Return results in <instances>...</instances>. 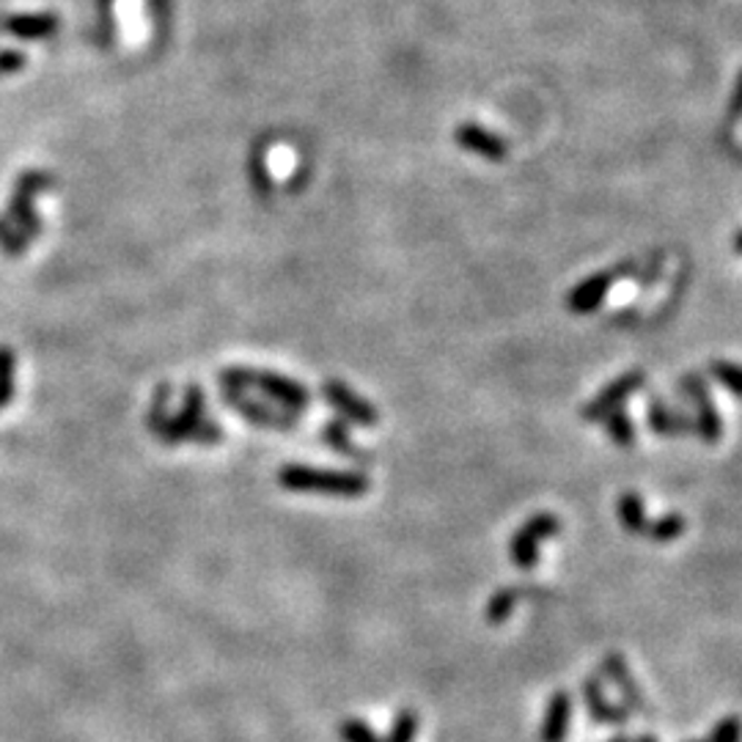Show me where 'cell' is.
I'll use <instances>...</instances> for the list:
<instances>
[{"label":"cell","mask_w":742,"mask_h":742,"mask_svg":"<svg viewBox=\"0 0 742 742\" xmlns=\"http://www.w3.org/2000/svg\"><path fill=\"white\" fill-rule=\"evenodd\" d=\"M168 388L157 390L155 402L149 407V429L155 432L160 441L166 443H218L224 437V429H220L215 421H209L204 416V394L198 385H190L185 394V405L179 410V416H166L162 410V399H166Z\"/></svg>","instance_id":"cell-1"},{"label":"cell","mask_w":742,"mask_h":742,"mask_svg":"<svg viewBox=\"0 0 742 742\" xmlns=\"http://www.w3.org/2000/svg\"><path fill=\"white\" fill-rule=\"evenodd\" d=\"M280 484L291 493H323L342 495V498H358L369 493L372 482L366 473L355 471H323V467L289 465L280 471Z\"/></svg>","instance_id":"cell-2"},{"label":"cell","mask_w":742,"mask_h":742,"mask_svg":"<svg viewBox=\"0 0 742 742\" xmlns=\"http://www.w3.org/2000/svg\"><path fill=\"white\" fill-rule=\"evenodd\" d=\"M220 383H224V388H237V390L256 388V390H261V394L278 399L280 405H284V410H289V413L306 410L308 402H311L306 385L295 383V379H289V377H280V374H273V372L248 369V366H234V369H224V372H220Z\"/></svg>","instance_id":"cell-3"},{"label":"cell","mask_w":742,"mask_h":742,"mask_svg":"<svg viewBox=\"0 0 742 742\" xmlns=\"http://www.w3.org/2000/svg\"><path fill=\"white\" fill-rule=\"evenodd\" d=\"M56 179L50 177L47 171H26L20 179H17L14 192L9 198V224L14 226L22 237L31 243L37 239V234L42 231V224H39V215L33 209V201H37L39 192H44L47 187H52Z\"/></svg>","instance_id":"cell-4"},{"label":"cell","mask_w":742,"mask_h":742,"mask_svg":"<svg viewBox=\"0 0 742 742\" xmlns=\"http://www.w3.org/2000/svg\"><path fill=\"white\" fill-rule=\"evenodd\" d=\"M561 534V520L551 512L531 514L523 528H517L509 540V558L517 570L531 572L540 564V545Z\"/></svg>","instance_id":"cell-5"},{"label":"cell","mask_w":742,"mask_h":742,"mask_svg":"<svg viewBox=\"0 0 742 742\" xmlns=\"http://www.w3.org/2000/svg\"><path fill=\"white\" fill-rule=\"evenodd\" d=\"M644 383H646V374L641 369L624 372L622 377H616L611 385H605V388L600 390V394L594 396L586 407H583L581 418L588 421V424H600V421H605L613 410H619V407H622L630 396L639 394V390L644 388Z\"/></svg>","instance_id":"cell-6"},{"label":"cell","mask_w":742,"mask_h":742,"mask_svg":"<svg viewBox=\"0 0 742 742\" xmlns=\"http://www.w3.org/2000/svg\"><path fill=\"white\" fill-rule=\"evenodd\" d=\"M600 669H603L605 680L611 682L613 687L619 691V696L624 701V710L627 712H635V715H644L650 718L652 715V704L646 701L644 691H641L639 680H635L633 669L627 665V660L622 657L619 652H607L603 657V663H600Z\"/></svg>","instance_id":"cell-7"},{"label":"cell","mask_w":742,"mask_h":742,"mask_svg":"<svg viewBox=\"0 0 742 742\" xmlns=\"http://www.w3.org/2000/svg\"><path fill=\"white\" fill-rule=\"evenodd\" d=\"M581 693H583V704H586V712L594 721V726H616L619 729L630 723V712L607 699L603 676L588 674L586 680L581 682Z\"/></svg>","instance_id":"cell-8"},{"label":"cell","mask_w":742,"mask_h":742,"mask_svg":"<svg viewBox=\"0 0 742 742\" xmlns=\"http://www.w3.org/2000/svg\"><path fill=\"white\" fill-rule=\"evenodd\" d=\"M624 270H633V265H624L619 267V270L594 273L592 278L581 280V284L566 295V308H570L572 314H581V317L583 314H594L603 306L605 295L613 289V284H616V278L622 276Z\"/></svg>","instance_id":"cell-9"},{"label":"cell","mask_w":742,"mask_h":742,"mask_svg":"<svg viewBox=\"0 0 742 742\" xmlns=\"http://www.w3.org/2000/svg\"><path fill=\"white\" fill-rule=\"evenodd\" d=\"M323 396L330 402V407L338 413V416L355 421V424L374 426L379 421L377 407H374L372 402L360 399V396L355 394L347 383H342V379H327L323 385Z\"/></svg>","instance_id":"cell-10"},{"label":"cell","mask_w":742,"mask_h":742,"mask_svg":"<svg viewBox=\"0 0 742 742\" xmlns=\"http://www.w3.org/2000/svg\"><path fill=\"white\" fill-rule=\"evenodd\" d=\"M224 399L229 402L234 410L243 418H248L256 426H270V429H291L297 424V413L289 410H276L270 405H261V402L250 399L245 390L237 388H224Z\"/></svg>","instance_id":"cell-11"},{"label":"cell","mask_w":742,"mask_h":742,"mask_svg":"<svg viewBox=\"0 0 742 742\" xmlns=\"http://www.w3.org/2000/svg\"><path fill=\"white\" fill-rule=\"evenodd\" d=\"M454 140H457L465 151L484 157V160L504 162L506 157H509V144L501 136H495V132L484 130L476 121H463V125L457 127V132H454Z\"/></svg>","instance_id":"cell-12"},{"label":"cell","mask_w":742,"mask_h":742,"mask_svg":"<svg viewBox=\"0 0 742 742\" xmlns=\"http://www.w3.org/2000/svg\"><path fill=\"white\" fill-rule=\"evenodd\" d=\"M646 424H650V429L657 437H663V441L693 435L691 413L676 410V407H671L669 402H663L660 396H652V399L646 402Z\"/></svg>","instance_id":"cell-13"},{"label":"cell","mask_w":742,"mask_h":742,"mask_svg":"<svg viewBox=\"0 0 742 742\" xmlns=\"http://www.w3.org/2000/svg\"><path fill=\"white\" fill-rule=\"evenodd\" d=\"M572 726V696L570 691H556L547 701L545 721L540 729V742H566Z\"/></svg>","instance_id":"cell-14"},{"label":"cell","mask_w":742,"mask_h":742,"mask_svg":"<svg viewBox=\"0 0 742 742\" xmlns=\"http://www.w3.org/2000/svg\"><path fill=\"white\" fill-rule=\"evenodd\" d=\"M56 14H20V17H3L0 28L20 39H47L50 33L58 31Z\"/></svg>","instance_id":"cell-15"},{"label":"cell","mask_w":742,"mask_h":742,"mask_svg":"<svg viewBox=\"0 0 742 742\" xmlns=\"http://www.w3.org/2000/svg\"><path fill=\"white\" fill-rule=\"evenodd\" d=\"M693 432L706 443V446H715L723 437V421L718 413V405L712 402V396L693 402Z\"/></svg>","instance_id":"cell-16"},{"label":"cell","mask_w":742,"mask_h":742,"mask_svg":"<svg viewBox=\"0 0 742 742\" xmlns=\"http://www.w3.org/2000/svg\"><path fill=\"white\" fill-rule=\"evenodd\" d=\"M616 517L622 523V528L627 534L644 536L646 525H650V517H646V506L644 498L639 493H622L616 501Z\"/></svg>","instance_id":"cell-17"},{"label":"cell","mask_w":742,"mask_h":742,"mask_svg":"<svg viewBox=\"0 0 742 742\" xmlns=\"http://www.w3.org/2000/svg\"><path fill=\"white\" fill-rule=\"evenodd\" d=\"M323 441L330 448H336L338 454H344V457L355 459V463H372V454L369 452H360V448L355 446L353 441H349V429H347V424H344L342 418H336V421H330V424H325Z\"/></svg>","instance_id":"cell-18"},{"label":"cell","mask_w":742,"mask_h":742,"mask_svg":"<svg viewBox=\"0 0 742 742\" xmlns=\"http://www.w3.org/2000/svg\"><path fill=\"white\" fill-rule=\"evenodd\" d=\"M520 597H523L520 586H504L501 592H495L493 597L487 600V607H484L487 624H504L514 613V607H517Z\"/></svg>","instance_id":"cell-19"},{"label":"cell","mask_w":742,"mask_h":742,"mask_svg":"<svg viewBox=\"0 0 742 742\" xmlns=\"http://www.w3.org/2000/svg\"><path fill=\"white\" fill-rule=\"evenodd\" d=\"M685 528H687L685 517L676 512H669V514H663V517L650 520L644 536H650L652 542H674L685 534Z\"/></svg>","instance_id":"cell-20"},{"label":"cell","mask_w":742,"mask_h":742,"mask_svg":"<svg viewBox=\"0 0 742 742\" xmlns=\"http://www.w3.org/2000/svg\"><path fill=\"white\" fill-rule=\"evenodd\" d=\"M605 429H607V437H611L616 446L622 448H630L635 443V421L630 418V413L624 410V407H619V410H613L611 416L605 421Z\"/></svg>","instance_id":"cell-21"},{"label":"cell","mask_w":742,"mask_h":742,"mask_svg":"<svg viewBox=\"0 0 742 742\" xmlns=\"http://www.w3.org/2000/svg\"><path fill=\"white\" fill-rule=\"evenodd\" d=\"M710 374L734 396L742 399V366L732 364V360H712Z\"/></svg>","instance_id":"cell-22"},{"label":"cell","mask_w":742,"mask_h":742,"mask_svg":"<svg viewBox=\"0 0 742 742\" xmlns=\"http://www.w3.org/2000/svg\"><path fill=\"white\" fill-rule=\"evenodd\" d=\"M17 358L9 347H0V410L14 399Z\"/></svg>","instance_id":"cell-23"},{"label":"cell","mask_w":742,"mask_h":742,"mask_svg":"<svg viewBox=\"0 0 742 742\" xmlns=\"http://www.w3.org/2000/svg\"><path fill=\"white\" fill-rule=\"evenodd\" d=\"M416 738H418V712L402 710L399 715H396L394 726H390L385 742H416Z\"/></svg>","instance_id":"cell-24"},{"label":"cell","mask_w":742,"mask_h":742,"mask_svg":"<svg viewBox=\"0 0 742 742\" xmlns=\"http://www.w3.org/2000/svg\"><path fill=\"white\" fill-rule=\"evenodd\" d=\"M338 738L344 742H385L369 723L358 721V718H347V721L338 726Z\"/></svg>","instance_id":"cell-25"},{"label":"cell","mask_w":742,"mask_h":742,"mask_svg":"<svg viewBox=\"0 0 742 742\" xmlns=\"http://www.w3.org/2000/svg\"><path fill=\"white\" fill-rule=\"evenodd\" d=\"M680 396L685 402H699L704 399V396H710V383H706V377L701 372H687L685 377L680 379Z\"/></svg>","instance_id":"cell-26"},{"label":"cell","mask_w":742,"mask_h":742,"mask_svg":"<svg viewBox=\"0 0 742 742\" xmlns=\"http://www.w3.org/2000/svg\"><path fill=\"white\" fill-rule=\"evenodd\" d=\"M26 248H28V239L22 237V234L17 231L9 220H0V250H3L6 256H20Z\"/></svg>","instance_id":"cell-27"},{"label":"cell","mask_w":742,"mask_h":742,"mask_svg":"<svg viewBox=\"0 0 742 742\" xmlns=\"http://www.w3.org/2000/svg\"><path fill=\"white\" fill-rule=\"evenodd\" d=\"M706 742H742V718L738 715L723 718V721L712 729L710 740Z\"/></svg>","instance_id":"cell-28"},{"label":"cell","mask_w":742,"mask_h":742,"mask_svg":"<svg viewBox=\"0 0 742 742\" xmlns=\"http://www.w3.org/2000/svg\"><path fill=\"white\" fill-rule=\"evenodd\" d=\"M740 119H742V69L738 72L732 97H729V105H726V121H729V125H734V121H740Z\"/></svg>","instance_id":"cell-29"},{"label":"cell","mask_w":742,"mask_h":742,"mask_svg":"<svg viewBox=\"0 0 742 742\" xmlns=\"http://www.w3.org/2000/svg\"><path fill=\"white\" fill-rule=\"evenodd\" d=\"M26 52L20 50H3L0 52V75H9V72H17V69L26 67Z\"/></svg>","instance_id":"cell-30"},{"label":"cell","mask_w":742,"mask_h":742,"mask_svg":"<svg viewBox=\"0 0 742 742\" xmlns=\"http://www.w3.org/2000/svg\"><path fill=\"white\" fill-rule=\"evenodd\" d=\"M633 742H660L657 738H654V734H650V732H646V734H641V738H635Z\"/></svg>","instance_id":"cell-31"},{"label":"cell","mask_w":742,"mask_h":742,"mask_svg":"<svg viewBox=\"0 0 742 742\" xmlns=\"http://www.w3.org/2000/svg\"><path fill=\"white\" fill-rule=\"evenodd\" d=\"M734 250H738V254H742V231L734 234Z\"/></svg>","instance_id":"cell-32"},{"label":"cell","mask_w":742,"mask_h":742,"mask_svg":"<svg viewBox=\"0 0 742 742\" xmlns=\"http://www.w3.org/2000/svg\"><path fill=\"white\" fill-rule=\"evenodd\" d=\"M607 742H633V738H627V734H616V738L607 740Z\"/></svg>","instance_id":"cell-33"},{"label":"cell","mask_w":742,"mask_h":742,"mask_svg":"<svg viewBox=\"0 0 742 742\" xmlns=\"http://www.w3.org/2000/svg\"><path fill=\"white\" fill-rule=\"evenodd\" d=\"M685 742H706V740H685Z\"/></svg>","instance_id":"cell-34"}]
</instances>
